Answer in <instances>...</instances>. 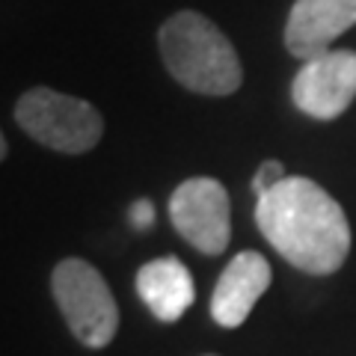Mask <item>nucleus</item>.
<instances>
[{"mask_svg": "<svg viewBox=\"0 0 356 356\" xmlns=\"http://www.w3.org/2000/svg\"><path fill=\"white\" fill-rule=\"evenodd\" d=\"M54 300L74 339L86 348H107L119 330V306L104 276L83 259H65L51 276Z\"/></svg>", "mask_w": 356, "mask_h": 356, "instance_id": "20e7f679", "label": "nucleus"}, {"mask_svg": "<svg viewBox=\"0 0 356 356\" xmlns=\"http://www.w3.org/2000/svg\"><path fill=\"white\" fill-rule=\"evenodd\" d=\"M255 222L267 243L303 273H336L350 252L344 208L303 175H288L255 199Z\"/></svg>", "mask_w": 356, "mask_h": 356, "instance_id": "f257e3e1", "label": "nucleus"}, {"mask_svg": "<svg viewBox=\"0 0 356 356\" xmlns=\"http://www.w3.org/2000/svg\"><path fill=\"white\" fill-rule=\"evenodd\" d=\"M158 44L170 74L191 92L232 95L243 83V65L235 44L214 21L193 9L166 18Z\"/></svg>", "mask_w": 356, "mask_h": 356, "instance_id": "f03ea898", "label": "nucleus"}, {"mask_svg": "<svg viewBox=\"0 0 356 356\" xmlns=\"http://www.w3.org/2000/svg\"><path fill=\"white\" fill-rule=\"evenodd\" d=\"M15 122L36 143L63 154L95 149L104 134V119L92 104L48 86H36L18 98Z\"/></svg>", "mask_w": 356, "mask_h": 356, "instance_id": "7ed1b4c3", "label": "nucleus"}, {"mask_svg": "<svg viewBox=\"0 0 356 356\" xmlns=\"http://www.w3.org/2000/svg\"><path fill=\"white\" fill-rule=\"evenodd\" d=\"M170 220L193 250L205 255L226 252L232 238L229 193L217 178H187L170 196Z\"/></svg>", "mask_w": 356, "mask_h": 356, "instance_id": "39448f33", "label": "nucleus"}, {"mask_svg": "<svg viewBox=\"0 0 356 356\" xmlns=\"http://www.w3.org/2000/svg\"><path fill=\"white\" fill-rule=\"evenodd\" d=\"M137 294L158 321L175 324L193 306L196 285L191 270L175 255H163V259H154L137 270Z\"/></svg>", "mask_w": 356, "mask_h": 356, "instance_id": "1a4fd4ad", "label": "nucleus"}, {"mask_svg": "<svg viewBox=\"0 0 356 356\" xmlns=\"http://www.w3.org/2000/svg\"><path fill=\"white\" fill-rule=\"evenodd\" d=\"M285 170H282V163L280 161H264L261 166H259V172H255V178H252V191H255V199H259L261 193H267L270 187H276L280 181H285Z\"/></svg>", "mask_w": 356, "mask_h": 356, "instance_id": "9d476101", "label": "nucleus"}, {"mask_svg": "<svg viewBox=\"0 0 356 356\" xmlns=\"http://www.w3.org/2000/svg\"><path fill=\"white\" fill-rule=\"evenodd\" d=\"M270 285V264L261 252H238L220 273V282L211 297V318L220 327L235 330L250 318L252 306Z\"/></svg>", "mask_w": 356, "mask_h": 356, "instance_id": "6e6552de", "label": "nucleus"}, {"mask_svg": "<svg viewBox=\"0 0 356 356\" xmlns=\"http://www.w3.org/2000/svg\"><path fill=\"white\" fill-rule=\"evenodd\" d=\"M297 110L312 119H336L356 98V51H327L303 63L291 83Z\"/></svg>", "mask_w": 356, "mask_h": 356, "instance_id": "423d86ee", "label": "nucleus"}, {"mask_svg": "<svg viewBox=\"0 0 356 356\" xmlns=\"http://www.w3.org/2000/svg\"><path fill=\"white\" fill-rule=\"evenodd\" d=\"M356 24V0H297L285 24V48L297 60L332 51L344 30Z\"/></svg>", "mask_w": 356, "mask_h": 356, "instance_id": "0eeeda50", "label": "nucleus"}, {"mask_svg": "<svg viewBox=\"0 0 356 356\" xmlns=\"http://www.w3.org/2000/svg\"><path fill=\"white\" fill-rule=\"evenodd\" d=\"M131 222H134V229H149L154 222V205L149 199H140V202L131 205Z\"/></svg>", "mask_w": 356, "mask_h": 356, "instance_id": "9b49d317", "label": "nucleus"}]
</instances>
